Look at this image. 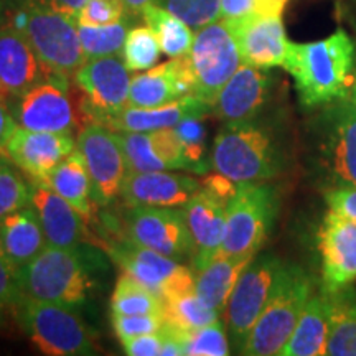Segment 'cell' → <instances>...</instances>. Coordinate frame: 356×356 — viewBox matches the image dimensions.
<instances>
[{
	"instance_id": "obj_28",
	"label": "cell",
	"mask_w": 356,
	"mask_h": 356,
	"mask_svg": "<svg viewBox=\"0 0 356 356\" xmlns=\"http://www.w3.org/2000/svg\"><path fill=\"white\" fill-rule=\"evenodd\" d=\"M328 299L327 293H312L307 300L305 309L302 312L299 322L293 328L291 338L280 351L282 356H322L327 355L328 340Z\"/></svg>"
},
{
	"instance_id": "obj_25",
	"label": "cell",
	"mask_w": 356,
	"mask_h": 356,
	"mask_svg": "<svg viewBox=\"0 0 356 356\" xmlns=\"http://www.w3.org/2000/svg\"><path fill=\"white\" fill-rule=\"evenodd\" d=\"M106 251L124 273L131 274L132 277H136L160 297H162L163 289L172 279V275L181 267L172 257L132 243L127 238L108 243Z\"/></svg>"
},
{
	"instance_id": "obj_22",
	"label": "cell",
	"mask_w": 356,
	"mask_h": 356,
	"mask_svg": "<svg viewBox=\"0 0 356 356\" xmlns=\"http://www.w3.org/2000/svg\"><path fill=\"white\" fill-rule=\"evenodd\" d=\"M202 181L181 173L127 172L121 188V198L129 208L184 207L197 191Z\"/></svg>"
},
{
	"instance_id": "obj_49",
	"label": "cell",
	"mask_w": 356,
	"mask_h": 356,
	"mask_svg": "<svg viewBox=\"0 0 356 356\" xmlns=\"http://www.w3.org/2000/svg\"><path fill=\"white\" fill-rule=\"evenodd\" d=\"M159 2L160 0H124L126 7L132 13H142V10H144L145 7L155 6V3H159Z\"/></svg>"
},
{
	"instance_id": "obj_5",
	"label": "cell",
	"mask_w": 356,
	"mask_h": 356,
	"mask_svg": "<svg viewBox=\"0 0 356 356\" xmlns=\"http://www.w3.org/2000/svg\"><path fill=\"white\" fill-rule=\"evenodd\" d=\"M312 289L314 284L304 267L284 262L269 300L249 333L243 355H280L310 299Z\"/></svg>"
},
{
	"instance_id": "obj_19",
	"label": "cell",
	"mask_w": 356,
	"mask_h": 356,
	"mask_svg": "<svg viewBox=\"0 0 356 356\" xmlns=\"http://www.w3.org/2000/svg\"><path fill=\"white\" fill-rule=\"evenodd\" d=\"M270 88L273 78L266 70L243 63L218 92L211 113L225 124L257 119L269 101Z\"/></svg>"
},
{
	"instance_id": "obj_3",
	"label": "cell",
	"mask_w": 356,
	"mask_h": 356,
	"mask_svg": "<svg viewBox=\"0 0 356 356\" xmlns=\"http://www.w3.org/2000/svg\"><path fill=\"white\" fill-rule=\"evenodd\" d=\"M92 256L79 246H47L17 270L22 299L79 307L95 287Z\"/></svg>"
},
{
	"instance_id": "obj_32",
	"label": "cell",
	"mask_w": 356,
	"mask_h": 356,
	"mask_svg": "<svg viewBox=\"0 0 356 356\" xmlns=\"http://www.w3.org/2000/svg\"><path fill=\"white\" fill-rule=\"evenodd\" d=\"M162 317L163 322L177 330L193 332L216 322L221 314L204 304L193 291L163 300Z\"/></svg>"
},
{
	"instance_id": "obj_40",
	"label": "cell",
	"mask_w": 356,
	"mask_h": 356,
	"mask_svg": "<svg viewBox=\"0 0 356 356\" xmlns=\"http://www.w3.org/2000/svg\"><path fill=\"white\" fill-rule=\"evenodd\" d=\"M163 7L195 32L221 19V0H163Z\"/></svg>"
},
{
	"instance_id": "obj_51",
	"label": "cell",
	"mask_w": 356,
	"mask_h": 356,
	"mask_svg": "<svg viewBox=\"0 0 356 356\" xmlns=\"http://www.w3.org/2000/svg\"><path fill=\"white\" fill-rule=\"evenodd\" d=\"M0 13H2V2H0Z\"/></svg>"
},
{
	"instance_id": "obj_47",
	"label": "cell",
	"mask_w": 356,
	"mask_h": 356,
	"mask_svg": "<svg viewBox=\"0 0 356 356\" xmlns=\"http://www.w3.org/2000/svg\"><path fill=\"white\" fill-rule=\"evenodd\" d=\"M32 2L50 8V10L63 13V15H68L78 22V15L86 0H32Z\"/></svg>"
},
{
	"instance_id": "obj_12",
	"label": "cell",
	"mask_w": 356,
	"mask_h": 356,
	"mask_svg": "<svg viewBox=\"0 0 356 356\" xmlns=\"http://www.w3.org/2000/svg\"><path fill=\"white\" fill-rule=\"evenodd\" d=\"M124 238L175 261L193 254V241L184 210L178 208H132L126 216Z\"/></svg>"
},
{
	"instance_id": "obj_9",
	"label": "cell",
	"mask_w": 356,
	"mask_h": 356,
	"mask_svg": "<svg viewBox=\"0 0 356 356\" xmlns=\"http://www.w3.org/2000/svg\"><path fill=\"white\" fill-rule=\"evenodd\" d=\"M282 264L274 254L254 256L239 275L225 312L228 337L236 353L243 355L249 333L269 300Z\"/></svg>"
},
{
	"instance_id": "obj_13",
	"label": "cell",
	"mask_w": 356,
	"mask_h": 356,
	"mask_svg": "<svg viewBox=\"0 0 356 356\" xmlns=\"http://www.w3.org/2000/svg\"><path fill=\"white\" fill-rule=\"evenodd\" d=\"M10 111L20 127L38 132H70L76 113L68 96V79L47 78L13 101Z\"/></svg>"
},
{
	"instance_id": "obj_24",
	"label": "cell",
	"mask_w": 356,
	"mask_h": 356,
	"mask_svg": "<svg viewBox=\"0 0 356 356\" xmlns=\"http://www.w3.org/2000/svg\"><path fill=\"white\" fill-rule=\"evenodd\" d=\"M30 204L37 211L48 246L73 248L86 239V218L48 185H32Z\"/></svg>"
},
{
	"instance_id": "obj_48",
	"label": "cell",
	"mask_w": 356,
	"mask_h": 356,
	"mask_svg": "<svg viewBox=\"0 0 356 356\" xmlns=\"http://www.w3.org/2000/svg\"><path fill=\"white\" fill-rule=\"evenodd\" d=\"M17 126L15 119H13L12 111L8 108L6 101L0 99V155L7 159L6 155V145L8 140V136H10L13 127Z\"/></svg>"
},
{
	"instance_id": "obj_6",
	"label": "cell",
	"mask_w": 356,
	"mask_h": 356,
	"mask_svg": "<svg viewBox=\"0 0 356 356\" xmlns=\"http://www.w3.org/2000/svg\"><path fill=\"white\" fill-rule=\"evenodd\" d=\"M279 211V195L262 181L238 184L226 207V231L220 254L254 257L269 238Z\"/></svg>"
},
{
	"instance_id": "obj_34",
	"label": "cell",
	"mask_w": 356,
	"mask_h": 356,
	"mask_svg": "<svg viewBox=\"0 0 356 356\" xmlns=\"http://www.w3.org/2000/svg\"><path fill=\"white\" fill-rule=\"evenodd\" d=\"M203 119L204 115H188L173 127L184 149L186 170L198 175H204L213 168L211 157L207 154V129Z\"/></svg>"
},
{
	"instance_id": "obj_33",
	"label": "cell",
	"mask_w": 356,
	"mask_h": 356,
	"mask_svg": "<svg viewBox=\"0 0 356 356\" xmlns=\"http://www.w3.org/2000/svg\"><path fill=\"white\" fill-rule=\"evenodd\" d=\"M163 310V299L149 287L139 282L131 274L119 275L113 297L111 312L119 315H149L160 314Z\"/></svg>"
},
{
	"instance_id": "obj_31",
	"label": "cell",
	"mask_w": 356,
	"mask_h": 356,
	"mask_svg": "<svg viewBox=\"0 0 356 356\" xmlns=\"http://www.w3.org/2000/svg\"><path fill=\"white\" fill-rule=\"evenodd\" d=\"M142 17L157 37L162 53L170 58H177L190 51L195 38L193 32L184 20L168 12L165 7H159V3L145 7L142 10Z\"/></svg>"
},
{
	"instance_id": "obj_14",
	"label": "cell",
	"mask_w": 356,
	"mask_h": 356,
	"mask_svg": "<svg viewBox=\"0 0 356 356\" xmlns=\"http://www.w3.org/2000/svg\"><path fill=\"white\" fill-rule=\"evenodd\" d=\"M322 113L318 126L325 167L337 184L356 186V102L350 97L337 99Z\"/></svg>"
},
{
	"instance_id": "obj_4",
	"label": "cell",
	"mask_w": 356,
	"mask_h": 356,
	"mask_svg": "<svg viewBox=\"0 0 356 356\" xmlns=\"http://www.w3.org/2000/svg\"><path fill=\"white\" fill-rule=\"evenodd\" d=\"M8 24L26 38L48 78H74L86 61L78 22L68 15L19 0L8 13Z\"/></svg>"
},
{
	"instance_id": "obj_8",
	"label": "cell",
	"mask_w": 356,
	"mask_h": 356,
	"mask_svg": "<svg viewBox=\"0 0 356 356\" xmlns=\"http://www.w3.org/2000/svg\"><path fill=\"white\" fill-rule=\"evenodd\" d=\"M188 58L195 76V96L213 108L218 92L243 65L229 25L221 19L197 30Z\"/></svg>"
},
{
	"instance_id": "obj_15",
	"label": "cell",
	"mask_w": 356,
	"mask_h": 356,
	"mask_svg": "<svg viewBox=\"0 0 356 356\" xmlns=\"http://www.w3.org/2000/svg\"><path fill=\"white\" fill-rule=\"evenodd\" d=\"M73 132L29 131L17 124L8 136L6 155L33 184H44L50 173L71 152H74Z\"/></svg>"
},
{
	"instance_id": "obj_37",
	"label": "cell",
	"mask_w": 356,
	"mask_h": 356,
	"mask_svg": "<svg viewBox=\"0 0 356 356\" xmlns=\"http://www.w3.org/2000/svg\"><path fill=\"white\" fill-rule=\"evenodd\" d=\"M121 53L129 71H145L154 68L162 50L155 33L147 25L129 30Z\"/></svg>"
},
{
	"instance_id": "obj_1",
	"label": "cell",
	"mask_w": 356,
	"mask_h": 356,
	"mask_svg": "<svg viewBox=\"0 0 356 356\" xmlns=\"http://www.w3.org/2000/svg\"><path fill=\"white\" fill-rule=\"evenodd\" d=\"M284 68L307 108L348 97L353 88L355 44L345 30L310 43L289 42Z\"/></svg>"
},
{
	"instance_id": "obj_42",
	"label": "cell",
	"mask_w": 356,
	"mask_h": 356,
	"mask_svg": "<svg viewBox=\"0 0 356 356\" xmlns=\"http://www.w3.org/2000/svg\"><path fill=\"white\" fill-rule=\"evenodd\" d=\"M22 302V293L17 280V269L8 261L0 243V323L6 322L8 314H17Z\"/></svg>"
},
{
	"instance_id": "obj_30",
	"label": "cell",
	"mask_w": 356,
	"mask_h": 356,
	"mask_svg": "<svg viewBox=\"0 0 356 356\" xmlns=\"http://www.w3.org/2000/svg\"><path fill=\"white\" fill-rule=\"evenodd\" d=\"M44 185L50 186L60 197L73 204L86 220L91 218L96 207L91 193V178H89L86 163L76 149L60 165L55 167Z\"/></svg>"
},
{
	"instance_id": "obj_45",
	"label": "cell",
	"mask_w": 356,
	"mask_h": 356,
	"mask_svg": "<svg viewBox=\"0 0 356 356\" xmlns=\"http://www.w3.org/2000/svg\"><path fill=\"white\" fill-rule=\"evenodd\" d=\"M328 210L356 221V186L351 184H335L325 193Z\"/></svg>"
},
{
	"instance_id": "obj_29",
	"label": "cell",
	"mask_w": 356,
	"mask_h": 356,
	"mask_svg": "<svg viewBox=\"0 0 356 356\" xmlns=\"http://www.w3.org/2000/svg\"><path fill=\"white\" fill-rule=\"evenodd\" d=\"M323 292L330 307L327 355L356 356V292L351 286Z\"/></svg>"
},
{
	"instance_id": "obj_20",
	"label": "cell",
	"mask_w": 356,
	"mask_h": 356,
	"mask_svg": "<svg viewBox=\"0 0 356 356\" xmlns=\"http://www.w3.org/2000/svg\"><path fill=\"white\" fill-rule=\"evenodd\" d=\"M188 95H195V76L186 53L136 74L131 81L127 106L157 108Z\"/></svg>"
},
{
	"instance_id": "obj_36",
	"label": "cell",
	"mask_w": 356,
	"mask_h": 356,
	"mask_svg": "<svg viewBox=\"0 0 356 356\" xmlns=\"http://www.w3.org/2000/svg\"><path fill=\"white\" fill-rule=\"evenodd\" d=\"M79 40L86 60L99 56L118 55L122 50L127 37L129 24L126 19L109 25H83L78 24Z\"/></svg>"
},
{
	"instance_id": "obj_41",
	"label": "cell",
	"mask_w": 356,
	"mask_h": 356,
	"mask_svg": "<svg viewBox=\"0 0 356 356\" xmlns=\"http://www.w3.org/2000/svg\"><path fill=\"white\" fill-rule=\"evenodd\" d=\"M289 0H221V19L238 20L248 15L282 17Z\"/></svg>"
},
{
	"instance_id": "obj_46",
	"label": "cell",
	"mask_w": 356,
	"mask_h": 356,
	"mask_svg": "<svg viewBox=\"0 0 356 356\" xmlns=\"http://www.w3.org/2000/svg\"><path fill=\"white\" fill-rule=\"evenodd\" d=\"M124 353L129 356H157L162 353V333H147L122 340Z\"/></svg>"
},
{
	"instance_id": "obj_43",
	"label": "cell",
	"mask_w": 356,
	"mask_h": 356,
	"mask_svg": "<svg viewBox=\"0 0 356 356\" xmlns=\"http://www.w3.org/2000/svg\"><path fill=\"white\" fill-rule=\"evenodd\" d=\"M115 337L119 341L127 340L139 335H147V333H155L163 327V317L160 314H149V315H119L113 314L111 317Z\"/></svg>"
},
{
	"instance_id": "obj_18",
	"label": "cell",
	"mask_w": 356,
	"mask_h": 356,
	"mask_svg": "<svg viewBox=\"0 0 356 356\" xmlns=\"http://www.w3.org/2000/svg\"><path fill=\"white\" fill-rule=\"evenodd\" d=\"M47 78L24 35L10 24L0 26V99L10 106Z\"/></svg>"
},
{
	"instance_id": "obj_39",
	"label": "cell",
	"mask_w": 356,
	"mask_h": 356,
	"mask_svg": "<svg viewBox=\"0 0 356 356\" xmlns=\"http://www.w3.org/2000/svg\"><path fill=\"white\" fill-rule=\"evenodd\" d=\"M228 328L225 320L218 318L207 327L188 332L185 338L184 355L190 356H226L231 353Z\"/></svg>"
},
{
	"instance_id": "obj_11",
	"label": "cell",
	"mask_w": 356,
	"mask_h": 356,
	"mask_svg": "<svg viewBox=\"0 0 356 356\" xmlns=\"http://www.w3.org/2000/svg\"><path fill=\"white\" fill-rule=\"evenodd\" d=\"M131 81L132 78L122 58L109 55L84 61L74 74V83L83 91L81 113L88 122L96 115L126 108Z\"/></svg>"
},
{
	"instance_id": "obj_16",
	"label": "cell",
	"mask_w": 356,
	"mask_h": 356,
	"mask_svg": "<svg viewBox=\"0 0 356 356\" xmlns=\"http://www.w3.org/2000/svg\"><path fill=\"white\" fill-rule=\"evenodd\" d=\"M322 289L327 292L356 280V221L328 210L318 231Z\"/></svg>"
},
{
	"instance_id": "obj_50",
	"label": "cell",
	"mask_w": 356,
	"mask_h": 356,
	"mask_svg": "<svg viewBox=\"0 0 356 356\" xmlns=\"http://www.w3.org/2000/svg\"><path fill=\"white\" fill-rule=\"evenodd\" d=\"M351 99L356 102V76H355V81H353V91H351Z\"/></svg>"
},
{
	"instance_id": "obj_27",
	"label": "cell",
	"mask_w": 356,
	"mask_h": 356,
	"mask_svg": "<svg viewBox=\"0 0 356 356\" xmlns=\"http://www.w3.org/2000/svg\"><path fill=\"white\" fill-rule=\"evenodd\" d=\"M254 257L218 254L200 270H195V292L204 304L225 314L229 296L239 275Z\"/></svg>"
},
{
	"instance_id": "obj_44",
	"label": "cell",
	"mask_w": 356,
	"mask_h": 356,
	"mask_svg": "<svg viewBox=\"0 0 356 356\" xmlns=\"http://www.w3.org/2000/svg\"><path fill=\"white\" fill-rule=\"evenodd\" d=\"M124 0H86L78 15V24L109 25L124 19Z\"/></svg>"
},
{
	"instance_id": "obj_26",
	"label": "cell",
	"mask_w": 356,
	"mask_h": 356,
	"mask_svg": "<svg viewBox=\"0 0 356 356\" xmlns=\"http://www.w3.org/2000/svg\"><path fill=\"white\" fill-rule=\"evenodd\" d=\"M0 243L17 270L48 246L33 207H25L0 220Z\"/></svg>"
},
{
	"instance_id": "obj_38",
	"label": "cell",
	"mask_w": 356,
	"mask_h": 356,
	"mask_svg": "<svg viewBox=\"0 0 356 356\" xmlns=\"http://www.w3.org/2000/svg\"><path fill=\"white\" fill-rule=\"evenodd\" d=\"M10 160L0 155V220L30 207L32 202V186L20 175V168L10 165Z\"/></svg>"
},
{
	"instance_id": "obj_2",
	"label": "cell",
	"mask_w": 356,
	"mask_h": 356,
	"mask_svg": "<svg viewBox=\"0 0 356 356\" xmlns=\"http://www.w3.org/2000/svg\"><path fill=\"white\" fill-rule=\"evenodd\" d=\"M211 167L236 184L266 181L286 168V154L274 127L259 118L228 122L218 132Z\"/></svg>"
},
{
	"instance_id": "obj_10",
	"label": "cell",
	"mask_w": 356,
	"mask_h": 356,
	"mask_svg": "<svg viewBox=\"0 0 356 356\" xmlns=\"http://www.w3.org/2000/svg\"><path fill=\"white\" fill-rule=\"evenodd\" d=\"M76 150L86 163L96 204L108 207L121 197L127 163L118 134L101 124L89 122L76 137Z\"/></svg>"
},
{
	"instance_id": "obj_35",
	"label": "cell",
	"mask_w": 356,
	"mask_h": 356,
	"mask_svg": "<svg viewBox=\"0 0 356 356\" xmlns=\"http://www.w3.org/2000/svg\"><path fill=\"white\" fill-rule=\"evenodd\" d=\"M129 172L168 170L165 160L155 145L152 132H115Z\"/></svg>"
},
{
	"instance_id": "obj_21",
	"label": "cell",
	"mask_w": 356,
	"mask_h": 356,
	"mask_svg": "<svg viewBox=\"0 0 356 356\" xmlns=\"http://www.w3.org/2000/svg\"><path fill=\"white\" fill-rule=\"evenodd\" d=\"M226 207L228 204L203 185L181 207L193 241V270H200L221 252L226 231Z\"/></svg>"
},
{
	"instance_id": "obj_23",
	"label": "cell",
	"mask_w": 356,
	"mask_h": 356,
	"mask_svg": "<svg viewBox=\"0 0 356 356\" xmlns=\"http://www.w3.org/2000/svg\"><path fill=\"white\" fill-rule=\"evenodd\" d=\"M211 109V106L202 97L188 95L157 108L126 106L114 113L96 115L91 122L101 124L115 132H150L163 127H175L188 115H208Z\"/></svg>"
},
{
	"instance_id": "obj_7",
	"label": "cell",
	"mask_w": 356,
	"mask_h": 356,
	"mask_svg": "<svg viewBox=\"0 0 356 356\" xmlns=\"http://www.w3.org/2000/svg\"><path fill=\"white\" fill-rule=\"evenodd\" d=\"M20 325L32 343L50 356H86L96 353L95 335L73 307L22 299Z\"/></svg>"
},
{
	"instance_id": "obj_17",
	"label": "cell",
	"mask_w": 356,
	"mask_h": 356,
	"mask_svg": "<svg viewBox=\"0 0 356 356\" xmlns=\"http://www.w3.org/2000/svg\"><path fill=\"white\" fill-rule=\"evenodd\" d=\"M225 22L238 42L243 63L261 70L284 65L289 40L282 17L248 15L244 19Z\"/></svg>"
}]
</instances>
